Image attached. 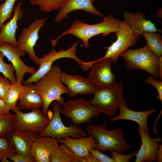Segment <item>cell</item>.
<instances>
[{"label": "cell", "instance_id": "cb8c5ba5", "mask_svg": "<svg viewBox=\"0 0 162 162\" xmlns=\"http://www.w3.org/2000/svg\"><path fill=\"white\" fill-rule=\"evenodd\" d=\"M54 150L50 158V162H82L65 145L61 143Z\"/></svg>", "mask_w": 162, "mask_h": 162}, {"label": "cell", "instance_id": "9a60e30c", "mask_svg": "<svg viewBox=\"0 0 162 162\" xmlns=\"http://www.w3.org/2000/svg\"><path fill=\"white\" fill-rule=\"evenodd\" d=\"M137 132L141 138V144L135 155V162L157 161V152L159 148L158 142H161V137L151 138L139 126Z\"/></svg>", "mask_w": 162, "mask_h": 162}, {"label": "cell", "instance_id": "7402d4cb", "mask_svg": "<svg viewBox=\"0 0 162 162\" xmlns=\"http://www.w3.org/2000/svg\"><path fill=\"white\" fill-rule=\"evenodd\" d=\"M23 88L18 100L17 106L20 110H29L40 108L42 106L43 101L35 84L24 83Z\"/></svg>", "mask_w": 162, "mask_h": 162}, {"label": "cell", "instance_id": "e0dca14e", "mask_svg": "<svg viewBox=\"0 0 162 162\" xmlns=\"http://www.w3.org/2000/svg\"><path fill=\"white\" fill-rule=\"evenodd\" d=\"M118 115L110 118V121L115 122L119 120H127L137 123L139 126L147 133L149 134L147 124L148 117L156 112L157 109H152L145 111H136L130 110L126 106L125 100L122 101L118 107Z\"/></svg>", "mask_w": 162, "mask_h": 162}, {"label": "cell", "instance_id": "7c38bea8", "mask_svg": "<svg viewBox=\"0 0 162 162\" xmlns=\"http://www.w3.org/2000/svg\"><path fill=\"white\" fill-rule=\"evenodd\" d=\"M47 20L46 17L36 18L27 27L22 28L17 41L16 47L27 52L31 60L38 66L39 58L36 55L34 47L39 38V32Z\"/></svg>", "mask_w": 162, "mask_h": 162}, {"label": "cell", "instance_id": "e575fe53", "mask_svg": "<svg viewBox=\"0 0 162 162\" xmlns=\"http://www.w3.org/2000/svg\"><path fill=\"white\" fill-rule=\"evenodd\" d=\"M14 162H34L35 160L31 154H19L16 153L9 158Z\"/></svg>", "mask_w": 162, "mask_h": 162}, {"label": "cell", "instance_id": "f35d334b", "mask_svg": "<svg viewBox=\"0 0 162 162\" xmlns=\"http://www.w3.org/2000/svg\"><path fill=\"white\" fill-rule=\"evenodd\" d=\"M158 79L160 81L162 80V56L160 57L158 71Z\"/></svg>", "mask_w": 162, "mask_h": 162}, {"label": "cell", "instance_id": "d4e9b609", "mask_svg": "<svg viewBox=\"0 0 162 162\" xmlns=\"http://www.w3.org/2000/svg\"><path fill=\"white\" fill-rule=\"evenodd\" d=\"M145 38L146 45L158 56H162V37L158 32H145L142 35Z\"/></svg>", "mask_w": 162, "mask_h": 162}, {"label": "cell", "instance_id": "d590c367", "mask_svg": "<svg viewBox=\"0 0 162 162\" xmlns=\"http://www.w3.org/2000/svg\"><path fill=\"white\" fill-rule=\"evenodd\" d=\"M89 152L97 162H113L112 157L108 156L96 149H92Z\"/></svg>", "mask_w": 162, "mask_h": 162}, {"label": "cell", "instance_id": "6da1fadb", "mask_svg": "<svg viewBox=\"0 0 162 162\" xmlns=\"http://www.w3.org/2000/svg\"><path fill=\"white\" fill-rule=\"evenodd\" d=\"M121 22L120 20L115 18L111 15L105 16L101 22L93 24H89L75 19L68 29L63 32L56 39H51V43L53 46H56V42L61 38L70 34L81 40L82 42L81 46L88 48L90 46L89 40L91 38L100 34L106 37L111 33L116 32Z\"/></svg>", "mask_w": 162, "mask_h": 162}, {"label": "cell", "instance_id": "836d02e7", "mask_svg": "<svg viewBox=\"0 0 162 162\" xmlns=\"http://www.w3.org/2000/svg\"><path fill=\"white\" fill-rule=\"evenodd\" d=\"M145 82L155 88L158 94L156 98L162 102V82L155 79L152 76H148L145 79Z\"/></svg>", "mask_w": 162, "mask_h": 162}, {"label": "cell", "instance_id": "d6986e66", "mask_svg": "<svg viewBox=\"0 0 162 162\" xmlns=\"http://www.w3.org/2000/svg\"><path fill=\"white\" fill-rule=\"evenodd\" d=\"M95 0H68L59 10L54 20L58 23L67 18L68 14L73 11L82 10L96 16H103V14L96 9L93 3Z\"/></svg>", "mask_w": 162, "mask_h": 162}, {"label": "cell", "instance_id": "ffe728a7", "mask_svg": "<svg viewBox=\"0 0 162 162\" xmlns=\"http://www.w3.org/2000/svg\"><path fill=\"white\" fill-rule=\"evenodd\" d=\"M5 136L14 146L16 153L30 154L32 145L39 135L33 132L13 130Z\"/></svg>", "mask_w": 162, "mask_h": 162}, {"label": "cell", "instance_id": "5bb4252c", "mask_svg": "<svg viewBox=\"0 0 162 162\" xmlns=\"http://www.w3.org/2000/svg\"><path fill=\"white\" fill-rule=\"evenodd\" d=\"M61 79L68 90L69 97L77 95L93 94L98 89L87 78L77 75H71L61 71Z\"/></svg>", "mask_w": 162, "mask_h": 162}, {"label": "cell", "instance_id": "8fae6325", "mask_svg": "<svg viewBox=\"0 0 162 162\" xmlns=\"http://www.w3.org/2000/svg\"><path fill=\"white\" fill-rule=\"evenodd\" d=\"M116 40L108 47L103 58H109L112 62H117L118 57L124 51L134 46L140 35L135 34L130 27L124 21H121L118 31L115 33Z\"/></svg>", "mask_w": 162, "mask_h": 162}, {"label": "cell", "instance_id": "ac0fdd59", "mask_svg": "<svg viewBox=\"0 0 162 162\" xmlns=\"http://www.w3.org/2000/svg\"><path fill=\"white\" fill-rule=\"evenodd\" d=\"M58 140V143L69 147L82 162H85L86 158L90 154V151L95 148L97 145L95 139L91 136L79 138L67 137Z\"/></svg>", "mask_w": 162, "mask_h": 162}, {"label": "cell", "instance_id": "52a82bcc", "mask_svg": "<svg viewBox=\"0 0 162 162\" xmlns=\"http://www.w3.org/2000/svg\"><path fill=\"white\" fill-rule=\"evenodd\" d=\"M112 61L109 58L85 62L80 66L84 71L90 69L88 78L98 89L110 88L116 84L115 76L111 68Z\"/></svg>", "mask_w": 162, "mask_h": 162}, {"label": "cell", "instance_id": "4dcf8cb0", "mask_svg": "<svg viewBox=\"0 0 162 162\" xmlns=\"http://www.w3.org/2000/svg\"><path fill=\"white\" fill-rule=\"evenodd\" d=\"M4 57L3 53L0 52V72L12 83L16 81L15 70L11 64H7L4 61Z\"/></svg>", "mask_w": 162, "mask_h": 162}, {"label": "cell", "instance_id": "2e32d148", "mask_svg": "<svg viewBox=\"0 0 162 162\" xmlns=\"http://www.w3.org/2000/svg\"><path fill=\"white\" fill-rule=\"evenodd\" d=\"M58 143L55 138L39 136L32 145L30 154L36 162H50V156Z\"/></svg>", "mask_w": 162, "mask_h": 162}, {"label": "cell", "instance_id": "f1b7e54d", "mask_svg": "<svg viewBox=\"0 0 162 162\" xmlns=\"http://www.w3.org/2000/svg\"><path fill=\"white\" fill-rule=\"evenodd\" d=\"M15 122V114L0 115V136H5L14 130Z\"/></svg>", "mask_w": 162, "mask_h": 162}, {"label": "cell", "instance_id": "3957f363", "mask_svg": "<svg viewBox=\"0 0 162 162\" xmlns=\"http://www.w3.org/2000/svg\"><path fill=\"white\" fill-rule=\"evenodd\" d=\"M85 130L87 134L96 140L97 145L95 148L102 152L113 150L124 154L133 148L124 137V131L120 128L109 130L104 124H90L86 126Z\"/></svg>", "mask_w": 162, "mask_h": 162}, {"label": "cell", "instance_id": "484cf974", "mask_svg": "<svg viewBox=\"0 0 162 162\" xmlns=\"http://www.w3.org/2000/svg\"><path fill=\"white\" fill-rule=\"evenodd\" d=\"M23 86L22 82L16 81L11 83L6 101L8 108L13 110L17 106V103L21 95Z\"/></svg>", "mask_w": 162, "mask_h": 162}, {"label": "cell", "instance_id": "277c9868", "mask_svg": "<svg viewBox=\"0 0 162 162\" xmlns=\"http://www.w3.org/2000/svg\"><path fill=\"white\" fill-rule=\"evenodd\" d=\"M120 56L124 58L125 64L129 69L146 71L155 79L158 80L160 57L158 56L146 45L139 49H127Z\"/></svg>", "mask_w": 162, "mask_h": 162}, {"label": "cell", "instance_id": "603a6c76", "mask_svg": "<svg viewBox=\"0 0 162 162\" xmlns=\"http://www.w3.org/2000/svg\"><path fill=\"white\" fill-rule=\"evenodd\" d=\"M144 16L145 14L141 12L133 14L125 11L124 21L137 34L142 35L145 32H161L160 29L156 28L155 23L146 20Z\"/></svg>", "mask_w": 162, "mask_h": 162}, {"label": "cell", "instance_id": "44dd1931", "mask_svg": "<svg viewBox=\"0 0 162 162\" xmlns=\"http://www.w3.org/2000/svg\"><path fill=\"white\" fill-rule=\"evenodd\" d=\"M13 11L12 18L8 22L5 23L0 30V43L6 42L16 46L17 40L16 34L18 28L17 22L24 15L21 3H18Z\"/></svg>", "mask_w": 162, "mask_h": 162}, {"label": "cell", "instance_id": "4fadbf2b", "mask_svg": "<svg viewBox=\"0 0 162 162\" xmlns=\"http://www.w3.org/2000/svg\"><path fill=\"white\" fill-rule=\"evenodd\" d=\"M0 52L11 63L17 81L23 82L25 74L28 73L32 75L36 71L34 68L28 66L23 62L21 57L24 56L26 52L20 50L16 46L6 42L0 43Z\"/></svg>", "mask_w": 162, "mask_h": 162}, {"label": "cell", "instance_id": "74e56055", "mask_svg": "<svg viewBox=\"0 0 162 162\" xmlns=\"http://www.w3.org/2000/svg\"><path fill=\"white\" fill-rule=\"evenodd\" d=\"M157 157L158 162H161L162 161V145L160 144L159 148L157 152Z\"/></svg>", "mask_w": 162, "mask_h": 162}, {"label": "cell", "instance_id": "30bf717a", "mask_svg": "<svg viewBox=\"0 0 162 162\" xmlns=\"http://www.w3.org/2000/svg\"><path fill=\"white\" fill-rule=\"evenodd\" d=\"M32 110L30 112H24L17 106L12 110L16 115L14 130L38 134L47 126L51 118L47 116L44 115L40 108Z\"/></svg>", "mask_w": 162, "mask_h": 162}, {"label": "cell", "instance_id": "1f68e13d", "mask_svg": "<svg viewBox=\"0 0 162 162\" xmlns=\"http://www.w3.org/2000/svg\"><path fill=\"white\" fill-rule=\"evenodd\" d=\"M110 151L113 162H129L135 156L137 152V151H136L131 153L125 154L113 150Z\"/></svg>", "mask_w": 162, "mask_h": 162}, {"label": "cell", "instance_id": "f546056e", "mask_svg": "<svg viewBox=\"0 0 162 162\" xmlns=\"http://www.w3.org/2000/svg\"><path fill=\"white\" fill-rule=\"evenodd\" d=\"M17 0H5L0 5V30L6 21L11 16L14 4Z\"/></svg>", "mask_w": 162, "mask_h": 162}, {"label": "cell", "instance_id": "d6a6232c", "mask_svg": "<svg viewBox=\"0 0 162 162\" xmlns=\"http://www.w3.org/2000/svg\"><path fill=\"white\" fill-rule=\"evenodd\" d=\"M11 85L8 79L0 76V98L5 102Z\"/></svg>", "mask_w": 162, "mask_h": 162}, {"label": "cell", "instance_id": "4316f807", "mask_svg": "<svg viewBox=\"0 0 162 162\" xmlns=\"http://www.w3.org/2000/svg\"><path fill=\"white\" fill-rule=\"evenodd\" d=\"M68 0H30L32 5L38 6L43 11L49 12L59 10Z\"/></svg>", "mask_w": 162, "mask_h": 162}, {"label": "cell", "instance_id": "83f0119b", "mask_svg": "<svg viewBox=\"0 0 162 162\" xmlns=\"http://www.w3.org/2000/svg\"><path fill=\"white\" fill-rule=\"evenodd\" d=\"M15 149L5 136H0V160L9 162L8 159L15 153Z\"/></svg>", "mask_w": 162, "mask_h": 162}, {"label": "cell", "instance_id": "5b68a950", "mask_svg": "<svg viewBox=\"0 0 162 162\" xmlns=\"http://www.w3.org/2000/svg\"><path fill=\"white\" fill-rule=\"evenodd\" d=\"M123 85L117 83L109 88L98 89L89 101L91 104L101 113L114 117L116 116L121 103L125 100L123 96Z\"/></svg>", "mask_w": 162, "mask_h": 162}, {"label": "cell", "instance_id": "ab89813d", "mask_svg": "<svg viewBox=\"0 0 162 162\" xmlns=\"http://www.w3.org/2000/svg\"><path fill=\"white\" fill-rule=\"evenodd\" d=\"M2 0H0V1H2Z\"/></svg>", "mask_w": 162, "mask_h": 162}, {"label": "cell", "instance_id": "8d00e7d4", "mask_svg": "<svg viewBox=\"0 0 162 162\" xmlns=\"http://www.w3.org/2000/svg\"><path fill=\"white\" fill-rule=\"evenodd\" d=\"M10 111L6 102L0 98V115L10 114Z\"/></svg>", "mask_w": 162, "mask_h": 162}, {"label": "cell", "instance_id": "7a4b0ae2", "mask_svg": "<svg viewBox=\"0 0 162 162\" xmlns=\"http://www.w3.org/2000/svg\"><path fill=\"white\" fill-rule=\"evenodd\" d=\"M61 71L58 66H52L46 74L35 82L43 99L41 111L44 116L48 115L49 107L52 102L56 101L62 106L65 102L62 95L68 94V90L61 81Z\"/></svg>", "mask_w": 162, "mask_h": 162}, {"label": "cell", "instance_id": "ba28073f", "mask_svg": "<svg viewBox=\"0 0 162 162\" xmlns=\"http://www.w3.org/2000/svg\"><path fill=\"white\" fill-rule=\"evenodd\" d=\"M62 106L61 114L69 118L77 126L90 123L93 118L101 113L91 104L89 100L82 98L74 100L69 99Z\"/></svg>", "mask_w": 162, "mask_h": 162}, {"label": "cell", "instance_id": "8992f818", "mask_svg": "<svg viewBox=\"0 0 162 162\" xmlns=\"http://www.w3.org/2000/svg\"><path fill=\"white\" fill-rule=\"evenodd\" d=\"M53 113L47 126L38 134L39 136L52 137L59 140L65 137L79 138L86 136L85 130L74 124L66 126L60 116L62 106L56 101L52 103Z\"/></svg>", "mask_w": 162, "mask_h": 162}, {"label": "cell", "instance_id": "9c48e42d", "mask_svg": "<svg viewBox=\"0 0 162 162\" xmlns=\"http://www.w3.org/2000/svg\"><path fill=\"white\" fill-rule=\"evenodd\" d=\"M79 43V41L74 43L67 50L61 48L57 51L55 49H52L46 54L44 55L42 57L39 58L40 65L38 69L35 73L25 80L23 83L35 82L49 71L56 60L61 58L72 59L81 66L84 62L78 58L76 53L77 47Z\"/></svg>", "mask_w": 162, "mask_h": 162}]
</instances>
